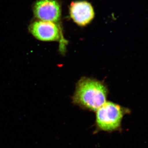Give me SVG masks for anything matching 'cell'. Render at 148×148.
<instances>
[{
	"label": "cell",
	"mask_w": 148,
	"mask_h": 148,
	"mask_svg": "<svg viewBox=\"0 0 148 148\" xmlns=\"http://www.w3.org/2000/svg\"><path fill=\"white\" fill-rule=\"evenodd\" d=\"M108 93V89L103 82L83 78L77 84L73 102L83 109L95 112L107 102Z\"/></svg>",
	"instance_id": "cell-1"
},
{
	"label": "cell",
	"mask_w": 148,
	"mask_h": 148,
	"mask_svg": "<svg viewBox=\"0 0 148 148\" xmlns=\"http://www.w3.org/2000/svg\"><path fill=\"white\" fill-rule=\"evenodd\" d=\"M95 112L96 131L108 132L120 130L123 117L130 112L129 109L107 101Z\"/></svg>",
	"instance_id": "cell-2"
},
{
	"label": "cell",
	"mask_w": 148,
	"mask_h": 148,
	"mask_svg": "<svg viewBox=\"0 0 148 148\" xmlns=\"http://www.w3.org/2000/svg\"><path fill=\"white\" fill-rule=\"evenodd\" d=\"M30 33L37 39L42 41H58L62 39V33L58 24L37 20L30 24Z\"/></svg>",
	"instance_id": "cell-3"
},
{
	"label": "cell",
	"mask_w": 148,
	"mask_h": 148,
	"mask_svg": "<svg viewBox=\"0 0 148 148\" xmlns=\"http://www.w3.org/2000/svg\"><path fill=\"white\" fill-rule=\"evenodd\" d=\"M36 18L40 21L58 24L61 19V7L56 0H38L33 7Z\"/></svg>",
	"instance_id": "cell-4"
},
{
	"label": "cell",
	"mask_w": 148,
	"mask_h": 148,
	"mask_svg": "<svg viewBox=\"0 0 148 148\" xmlns=\"http://www.w3.org/2000/svg\"><path fill=\"white\" fill-rule=\"evenodd\" d=\"M70 14L73 21L81 27L89 24L95 16L92 5L86 1L72 2L70 7Z\"/></svg>",
	"instance_id": "cell-5"
}]
</instances>
